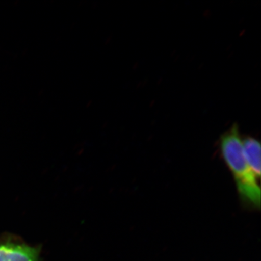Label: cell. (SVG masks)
Wrapping results in <instances>:
<instances>
[{
    "mask_svg": "<svg viewBox=\"0 0 261 261\" xmlns=\"http://www.w3.org/2000/svg\"><path fill=\"white\" fill-rule=\"evenodd\" d=\"M220 147L223 159L232 173L240 197L246 203L260 208L261 196L258 180L244 156L243 139L238 125H233L221 136Z\"/></svg>",
    "mask_w": 261,
    "mask_h": 261,
    "instance_id": "cell-1",
    "label": "cell"
},
{
    "mask_svg": "<svg viewBox=\"0 0 261 261\" xmlns=\"http://www.w3.org/2000/svg\"><path fill=\"white\" fill-rule=\"evenodd\" d=\"M0 261H42L40 247L13 237L0 238Z\"/></svg>",
    "mask_w": 261,
    "mask_h": 261,
    "instance_id": "cell-2",
    "label": "cell"
},
{
    "mask_svg": "<svg viewBox=\"0 0 261 261\" xmlns=\"http://www.w3.org/2000/svg\"><path fill=\"white\" fill-rule=\"evenodd\" d=\"M244 156L247 165L252 170L257 180L260 179L261 174L260 166V144L251 137H247L243 140Z\"/></svg>",
    "mask_w": 261,
    "mask_h": 261,
    "instance_id": "cell-3",
    "label": "cell"
}]
</instances>
